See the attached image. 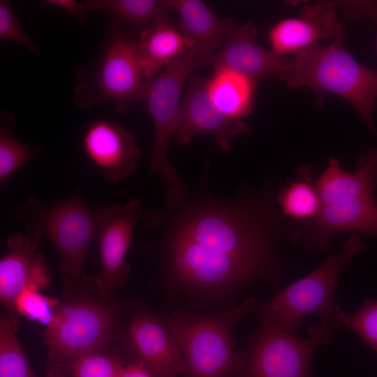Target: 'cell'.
<instances>
[{
	"instance_id": "cell-24",
	"label": "cell",
	"mask_w": 377,
	"mask_h": 377,
	"mask_svg": "<svg viewBox=\"0 0 377 377\" xmlns=\"http://www.w3.org/2000/svg\"><path fill=\"white\" fill-rule=\"evenodd\" d=\"M275 200L283 216L300 221L313 220L320 208L316 184L306 179L291 182L278 193Z\"/></svg>"
},
{
	"instance_id": "cell-29",
	"label": "cell",
	"mask_w": 377,
	"mask_h": 377,
	"mask_svg": "<svg viewBox=\"0 0 377 377\" xmlns=\"http://www.w3.org/2000/svg\"><path fill=\"white\" fill-rule=\"evenodd\" d=\"M335 9L340 8L346 18L350 20L367 19L377 24V1H327Z\"/></svg>"
},
{
	"instance_id": "cell-5",
	"label": "cell",
	"mask_w": 377,
	"mask_h": 377,
	"mask_svg": "<svg viewBox=\"0 0 377 377\" xmlns=\"http://www.w3.org/2000/svg\"><path fill=\"white\" fill-rule=\"evenodd\" d=\"M75 75L73 100L82 109L111 101L115 110L124 114L147 97L149 82L141 67L136 38L114 23L96 59L77 68Z\"/></svg>"
},
{
	"instance_id": "cell-18",
	"label": "cell",
	"mask_w": 377,
	"mask_h": 377,
	"mask_svg": "<svg viewBox=\"0 0 377 377\" xmlns=\"http://www.w3.org/2000/svg\"><path fill=\"white\" fill-rule=\"evenodd\" d=\"M170 1L179 18V31L195 54L198 68L221 47L236 21L217 16L200 0Z\"/></svg>"
},
{
	"instance_id": "cell-33",
	"label": "cell",
	"mask_w": 377,
	"mask_h": 377,
	"mask_svg": "<svg viewBox=\"0 0 377 377\" xmlns=\"http://www.w3.org/2000/svg\"><path fill=\"white\" fill-rule=\"evenodd\" d=\"M376 109H377V102H376Z\"/></svg>"
},
{
	"instance_id": "cell-4",
	"label": "cell",
	"mask_w": 377,
	"mask_h": 377,
	"mask_svg": "<svg viewBox=\"0 0 377 377\" xmlns=\"http://www.w3.org/2000/svg\"><path fill=\"white\" fill-rule=\"evenodd\" d=\"M257 302L250 297L238 306L211 314L177 311L159 316L183 353L184 377H227L238 371L244 351L234 350L232 331L244 314L253 312Z\"/></svg>"
},
{
	"instance_id": "cell-6",
	"label": "cell",
	"mask_w": 377,
	"mask_h": 377,
	"mask_svg": "<svg viewBox=\"0 0 377 377\" xmlns=\"http://www.w3.org/2000/svg\"><path fill=\"white\" fill-rule=\"evenodd\" d=\"M363 247L360 237L351 235L343 249L329 256L318 268L286 287L271 300L258 302L253 312L260 325L297 336L302 319L309 314L317 315L320 322L339 323L336 287L344 267Z\"/></svg>"
},
{
	"instance_id": "cell-28",
	"label": "cell",
	"mask_w": 377,
	"mask_h": 377,
	"mask_svg": "<svg viewBox=\"0 0 377 377\" xmlns=\"http://www.w3.org/2000/svg\"><path fill=\"white\" fill-rule=\"evenodd\" d=\"M0 39L17 43L34 54L39 52L38 46L22 29L8 0L0 1Z\"/></svg>"
},
{
	"instance_id": "cell-15",
	"label": "cell",
	"mask_w": 377,
	"mask_h": 377,
	"mask_svg": "<svg viewBox=\"0 0 377 377\" xmlns=\"http://www.w3.org/2000/svg\"><path fill=\"white\" fill-rule=\"evenodd\" d=\"M82 147L103 177L113 183L127 177L136 168L140 157L134 134L119 124L104 118L87 126L82 137Z\"/></svg>"
},
{
	"instance_id": "cell-26",
	"label": "cell",
	"mask_w": 377,
	"mask_h": 377,
	"mask_svg": "<svg viewBox=\"0 0 377 377\" xmlns=\"http://www.w3.org/2000/svg\"><path fill=\"white\" fill-rule=\"evenodd\" d=\"M337 319L341 326L356 332L377 353V300L367 298L353 313L337 305Z\"/></svg>"
},
{
	"instance_id": "cell-17",
	"label": "cell",
	"mask_w": 377,
	"mask_h": 377,
	"mask_svg": "<svg viewBox=\"0 0 377 377\" xmlns=\"http://www.w3.org/2000/svg\"><path fill=\"white\" fill-rule=\"evenodd\" d=\"M340 24L335 9L327 1L306 4L297 17L282 19L271 27L269 50L282 57L294 54L323 40H332Z\"/></svg>"
},
{
	"instance_id": "cell-2",
	"label": "cell",
	"mask_w": 377,
	"mask_h": 377,
	"mask_svg": "<svg viewBox=\"0 0 377 377\" xmlns=\"http://www.w3.org/2000/svg\"><path fill=\"white\" fill-rule=\"evenodd\" d=\"M377 158L373 149L357 161L353 172L342 169L332 157L316 183L320 208L317 216L290 234L306 249L330 250L339 232L377 235Z\"/></svg>"
},
{
	"instance_id": "cell-22",
	"label": "cell",
	"mask_w": 377,
	"mask_h": 377,
	"mask_svg": "<svg viewBox=\"0 0 377 377\" xmlns=\"http://www.w3.org/2000/svg\"><path fill=\"white\" fill-rule=\"evenodd\" d=\"M10 317L0 318V377H38L31 369ZM45 377H68L63 367L47 369Z\"/></svg>"
},
{
	"instance_id": "cell-21",
	"label": "cell",
	"mask_w": 377,
	"mask_h": 377,
	"mask_svg": "<svg viewBox=\"0 0 377 377\" xmlns=\"http://www.w3.org/2000/svg\"><path fill=\"white\" fill-rule=\"evenodd\" d=\"M257 84L239 73L218 68L207 78V91L219 112L230 119L242 120L253 110Z\"/></svg>"
},
{
	"instance_id": "cell-12",
	"label": "cell",
	"mask_w": 377,
	"mask_h": 377,
	"mask_svg": "<svg viewBox=\"0 0 377 377\" xmlns=\"http://www.w3.org/2000/svg\"><path fill=\"white\" fill-rule=\"evenodd\" d=\"M251 128L243 120H235L219 112L207 91V78L191 74L185 96L180 103L174 145L184 146L197 135H212L219 148L227 151L230 140Z\"/></svg>"
},
{
	"instance_id": "cell-27",
	"label": "cell",
	"mask_w": 377,
	"mask_h": 377,
	"mask_svg": "<svg viewBox=\"0 0 377 377\" xmlns=\"http://www.w3.org/2000/svg\"><path fill=\"white\" fill-rule=\"evenodd\" d=\"M40 290L36 286L27 288L16 298L15 308L17 313L47 325L59 302L43 295Z\"/></svg>"
},
{
	"instance_id": "cell-11",
	"label": "cell",
	"mask_w": 377,
	"mask_h": 377,
	"mask_svg": "<svg viewBox=\"0 0 377 377\" xmlns=\"http://www.w3.org/2000/svg\"><path fill=\"white\" fill-rule=\"evenodd\" d=\"M101 271L96 279L100 290L112 295L124 286L130 273L125 258L131 245L133 231L142 214L140 200L133 199L122 205L113 202L94 211Z\"/></svg>"
},
{
	"instance_id": "cell-13",
	"label": "cell",
	"mask_w": 377,
	"mask_h": 377,
	"mask_svg": "<svg viewBox=\"0 0 377 377\" xmlns=\"http://www.w3.org/2000/svg\"><path fill=\"white\" fill-rule=\"evenodd\" d=\"M124 339L134 361L142 364L154 377H177L185 372L182 350L159 316L146 311L135 313Z\"/></svg>"
},
{
	"instance_id": "cell-16",
	"label": "cell",
	"mask_w": 377,
	"mask_h": 377,
	"mask_svg": "<svg viewBox=\"0 0 377 377\" xmlns=\"http://www.w3.org/2000/svg\"><path fill=\"white\" fill-rule=\"evenodd\" d=\"M39 243L29 235L16 233L8 238V252L0 260V300L15 329L18 295L31 286L41 289L50 283L44 258L38 251Z\"/></svg>"
},
{
	"instance_id": "cell-1",
	"label": "cell",
	"mask_w": 377,
	"mask_h": 377,
	"mask_svg": "<svg viewBox=\"0 0 377 377\" xmlns=\"http://www.w3.org/2000/svg\"><path fill=\"white\" fill-rule=\"evenodd\" d=\"M258 197L185 200L182 182L164 197L161 212L144 216L161 228V256L169 281L188 295L232 297L258 280L272 279L281 225L274 199Z\"/></svg>"
},
{
	"instance_id": "cell-23",
	"label": "cell",
	"mask_w": 377,
	"mask_h": 377,
	"mask_svg": "<svg viewBox=\"0 0 377 377\" xmlns=\"http://www.w3.org/2000/svg\"><path fill=\"white\" fill-rule=\"evenodd\" d=\"M16 121L8 112L0 113V182L3 183L18 169L34 160L38 154L37 146L29 145L12 133Z\"/></svg>"
},
{
	"instance_id": "cell-10",
	"label": "cell",
	"mask_w": 377,
	"mask_h": 377,
	"mask_svg": "<svg viewBox=\"0 0 377 377\" xmlns=\"http://www.w3.org/2000/svg\"><path fill=\"white\" fill-rule=\"evenodd\" d=\"M195 57L188 47L149 84L145 110L154 123V140L149 175H158L165 186L179 183L180 177L168 158V146L177 130L179 99L185 82L195 69Z\"/></svg>"
},
{
	"instance_id": "cell-20",
	"label": "cell",
	"mask_w": 377,
	"mask_h": 377,
	"mask_svg": "<svg viewBox=\"0 0 377 377\" xmlns=\"http://www.w3.org/2000/svg\"><path fill=\"white\" fill-rule=\"evenodd\" d=\"M88 10H101L112 23L128 27L135 36L141 31L165 22H172L170 0H87Z\"/></svg>"
},
{
	"instance_id": "cell-32",
	"label": "cell",
	"mask_w": 377,
	"mask_h": 377,
	"mask_svg": "<svg viewBox=\"0 0 377 377\" xmlns=\"http://www.w3.org/2000/svg\"><path fill=\"white\" fill-rule=\"evenodd\" d=\"M372 149H373V151H374V154H375V155H376V156L377 158V148H372Z\"/></svg>"
},
{
	"instance_id": "cell-19",
	"label": "cell",
	"mask_w": 377,
	"mask_h": 377,
	"mask_svg": "<svg viewBox=\"0 0 377 377\" xmlns=\"http://www.w3.org/2000/svg\"><path fill=\"white\" fill-rule=\"evenodd\" d=\"M135 37L141 67L148 82L189 47L172 22L151 27Z\"/></svg>"
},
{
	"instance_id": "cell-31",
	"label": "cell",
	"mask_w": 377,
	"mask_h": 377,
	"mask_svg": "<svg viewBox=\"0 0 377 377\" xmlns=\"http://www.w3.org/2000/svg\"><path fill=\"white\" fill-rule=\"evenodd\" d=\"M118 377H154L145 366L138 362L126 363Z\"/></svg>"
},
{
	"instance_id": "cell-14",
	"label": "cell",
	"mask_w": 377,
	"mask_h": 377,
	"mask_svg": "<svg viewBox=\"0 0 377 377\" xmlns=\"http://www.w3.org/2000/svg\"><path fill=\"white\" fill-rule=\"evenodd\" d=\"M257 33V27L250 20L236 25L221 47L201 66L227 69L257 83L272 76L279 77L288 69V60L259 45L256 41Z\"/></svg>"
},
{
	"instance_id": "cell-30",
	"label": "cell",
	"mask_w": 377,
	"mask_h": 377,
	"mask_svg": "<svg viewBox=\"0 0 377 377\" xmlns=\"http://www.w3.org/2000/svg\"><path fill=\"white\" fill-rule=\"evenodd\" d=\"M42 3L48 7H56L66 10L78 22H83L87 18L88 10L84 2L75 0H44Z\"/></svg>"
},
{
	"instance_id": "cell-8",
	"label": "cell",
	"mask_w": 377,
	"mask_h": 377,
	"mask_svg": "<svg viewBox=\"0 0 377 377\" xmlns=\"http://www.w3.org/2000/svg\"><path fill=\"white\" fill-rule=\"evenodd\" d=\"M15 216L36 240L47 237L52 242L61 257L59 269L66 280L73 282L84 276L87 250L96 226L94 211L80 193L51 205L31 195L15 209Z\"/></svg>"
},
{
	"instance_id": "cell-7",
	"label": "cell",
	"mask_w": 377,
	"mask_h": 377,
	"mask_svg": "<svg viewBox=\"0 0 377 377\" xmlns=\"http://www.w3.org/2000/svg\"><path fill=\"white\" fill-rule=\"evenodd\" d=\"M111 295L82 294L59 302L44 335L47 369L64 368L80 355L106 347L121 316L120 309L109 301Z\"/></svg>"
},
{
	"instance_id": "cell-9",
	"label": "cell",
	"mask_w": 377,
	"mask_h": 377,
	"mask_svg": "<svg viewBox=\"0 0 377 377\" xmlns=\"http://www.w3.org/2000/svg\"><path fill=\"white\" fill-rule=\"evenodd\" d=\"M341 327L339 323L319 322L308 327L307 338L301 339L260 325L243 348L240 368L228 377H313L311 364L316 348L329 343Z\"/></svg>"
},
{
	"instance_id": "cell-25",
	"label": "cell",
	"mask_w": 377,
	"mask_h": 377,
	"mask_svg": "<svg viewBox=\"0 0 377 377\" xmlns=\"http://www.w3.org/2000/svg\"><path fill=\"white\" fill-rule=\"evenodd\" d=\"M124 364L121 357L99 350L76 357L65 368L71 377H118Z\"/></svg>"
},
{
	"instance_id": "cell-3",
	"label": "cell",
	"mask_w": 377,
	"mask_h": 377,
	"mask_svg": "<svg viewBox=\"0 0 377 377\" xmlns=\"http://www.w3.org/2000/svg\"><path fill=\"white\" fill-rule=\"evenodd\" d=\"M341 24L332 42L319 44L293 54L288 68L279 78L290 88L307 87L323 108L325 94H334L348 101L376 134L373 111L377 99V71L360 64L348 52Z\"/></svg>"
}]
</instances>
